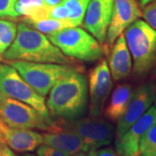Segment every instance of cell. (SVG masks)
I'll return each mask as SVG.
<instances>
[{
	"instance_id": "obj_16",
	"label": "cell",
	"mask_w": 156,
	"mask_h": 156,
	"mask_svg": "<svg viewBox=\"0 0 156 156\" xmlns=\"http://www.w3.org/2000/svg\"><path fill=\"white\" fill-rule=\"evenodd\" d=\"M108 55L112 78L115 81H120L128 77L132 71L133 62L124 34L116 39Z\"/></svg>"
},
{
	"instance_id": "obj_25",
	"label": "cell",
	"mask_w": 156,
	"mask_h": 156,
	"mask_svg": "<svg viewBox=\"0 0 156 156\" xmlns=\"http://www.w3.org/2000/svg\"><path fill=\"white\" fill-rule=\"evenodd\" d=\"M69 17V11L62 3L49 8V18L57 20H67Z\"/></svg>"
},
{
	"instance_id": "obj_26",
	"label": "cell",
	"mask_w": 156,
	"mask_h": 156,
	"mask_svg": "<svg viewBox=\"0 0 156 156\" xmlns=\"http://www.w3.org/2000/svg\"><path fill=\"white\" fill-rule=\"evenodd\" d=\"M38 156H69L67 154L47 145H41L37 151Z\"/></svg>"
},
{
	"instance_id": "obj_6",
	"label": "cell",
	"mask_w": 156,
	"mask_h": 156,
	"mask_svg": "<svg viewBox=\"0 0 156 156\" xmlns=\"http://www.w3.org/2000/svg\"><path fill=\"white\" fill-rule=\"evenodd\" d=\"M0 91L32 107L45 119L53 122L44 96L39 95L11 65H0Z\"/></svg>"
},
{
	"instance_id": "obj_35",
	"label": "cell",
	"mask_w": 156,
	"mask_h": 156,
	"mask_svg": "<svg viewBox=\"0 0 156 156\" xmlns=\"http://www.w3.org/2000/svg\"><path fill=\"white\" fill-rule=\"evenodd\" d=\"M154 106L156 108V95H155V100H154Z\"/></svg>"
},
{
	"instance_id": "obj_1",
	"label": "cell",
	"mask_w": 156,
	"mask_h": 156,
	"mask_svg": "<svg viewBox=\"0 0 156 156\" xmlns=\"http://www.w3.org/2000/svg\"><path fill=\"white\" fill-rule=\"evenodd\" d=\"M88 80L76 69L61 77L50 89L47 108L50 116L73 121L83 116L88 108Z\"/></svg>"
},
{
	"instance_id": "obj_23",
	"label": "cell",
	"mask_w": 156,
	"mask_h": 156,
	"mask_svg": "<svg viewBox=\"0 0 156 156\" xmlns=\"http://www.w3.org/2000/svg\"><path fill=\"white\" fill-rule=\"evenodd\" d=\"M17 0H0V17H19L16 11Z\"/></svg>"
},
{
	"instance_id": "obj_12",
	"label": "cell",
	"mask_w": 156,
	"mask_h": 156,
	"mask_svg": "<svg viewBox=\"0 0 156 156\" xmlns=\"http://www.w3.org/2000/svg\"><path fill=\"white\" fill-rule=\"evenodd\" d=\"M114 0H90L84 16L83 26L104 44L111 20Z\"/></svg>"
},
{
	"instance_id": "obj_11",
	"label": "cell",
	"mask_w": 156,
	"mask_h": 156,
	"mask_svg": "<svg viewBox=\"0 0 156 156\" xmlns=\"http://www.w3.org/2000/svg\"><path fill=\"white\" fill-rule=\"evenodd\" d=\"M140 17L142 11L137 0H114L111 20L103 45L105 54H108L116 39L125 30Z\"/></svg>"
},
{
	"instance_id": "obj_9",
	"label": "cell",
	"mask_w": 156,
	"mask_h": 156,
	"mask_svg": "<svg viewBox=\"0 0 156 156\" xmlns=\"http://www.w3.org/2000/svg\"><path fill=\"white\" fill-rule=\"evenodd\" d=\"M156 86L151 82L141 84L132 92L128 107L117 121L115 140L119 139L148 110L155 100Z\"/></svg>"
},
{
	"instance_id": "obj_8",
	"label": "cell",
	"mask_w": 156,
	"mask_h": 156,
	"mask_svg": "<svg viewBox=\"0 0 156 156\" xmlns=\"http://www.w3.org/2000/svg\"><path fill=\"white\" fill-rule=\"evenodd\" d=\"M0 119L11 128L48 131L53 122L42 116L28 104L0 91Z\"/></svg>"
},
{
	"instance_id": "obj_15",
	"label": "cell",
	"mask_w": 156,
	"mask_h": 156,
	"mask_svg": "<svg viewBox=\"0 0 156 156\" xmlns=\"http://www.w3.org/2000/svg\"><path fill=\"white\" fill-rule=\"evenodd\" d=\"M42 136L44 145L62 151L69 156L83 151V142L81 137L73 131L58 127L56 122H53L47 133Z\"/></svg>"
},
{
	"instance_id": "obj_4",
	"label": "cell",
	"mask_w": 156,
	"mask_h": 156,
	"mask_svg": "<svg viewBox=\"0 0 156 156\" xmlns=\"http://www.w3.org/2000/svg\"><path fill=\"white\" fill-rule=\"evenodd\" d=\"M62 52L73 59L83 62L101 60L105 51L100 42L83 29L70 27L47 36Z\"/></svg>"
},
{
	"instance_id": "obj_24",
	"label": "cell",
	"mask_w": 156,
	"mask_h": 156,
	"mask_svg": "<svg viewBox=\"0 0 156 156\" xmlns=\"http://www.w3.org/2000/svg\"><path fill=\"white\" fill-rule=\"evenodd\" d=\"M142 17L152 28L156 30V0H154L143 6Z\"/></svg>"
},
{
	"instance_id": "obj_27",
	"label": "cell",
	"mask_w": 156,
	"mask_h": 156,
	"mask_svg": "<svg viewBox=\"0 0 156 156\" xmlns=\"http://www.w3.org/2000/svg\"><path fill=\"white\" fill-rule=\"evenodd\" d=\"M95 156H119V154L111 147H108L98 151L95 150Z\"/></svg>"
},
{
	"instance_id": "obj_2",
	"label": "cell",
	"mask_w": 156,
	"mask_h": 156,
	"mask_svg": "<svg viewBox=\"0 0 156 156\" xmlns=\"http://www.w3.org/2000/svg\"><path fill=\"white\" fill-rule=\"evenodd\" d=\"M3 57L8 61L33 62L75 65L76 62L64 55L44 34L25 23L17 24V36Z\"/></svg>"
},
{
	"instance_id": "obj_13",
	"label": "cell",
	"mask_w": 156,
	"mask_h": 156,
	"mask_svg": "<svg viewBox=\"0 0 156 156\" xmlns=\"http://www.w3.org/2000/svg\"><path fill=\"white\" fill-rule=\"evenodd\" d=\"M156 123V108L152 106L119 139L115 148L119 156H140V141L149 128Z\"/></svg>"
},
{
	"instance_id": "obj_30",
	"label": "cell",
	"mask_w": 156,
	"mask_h": 156,
	"mask_svg": "<svg viewBox=\"0 0 156 156\" xmlns=\"http://www.w3.org/2000/svg\"><path fill=\"white\" fill-rule=\"evenodd\" d=\"M138 2H139L140 5V6H145L147 5V4H149L150 2H152V1H154V0H137Z\"/></svg>"
},
{
	"instance_id": "obj_17",
	"label": "cell",
	"mask_w": 156,
	"mask_h": 156,
	"mask_svg": "<svg viewBox=\"0 0 156 156\" xmlns=\"http://www.w3.org/2000/svg\"><path fill=\"white\" fill-rule=\"evenodd\" d=\"M132 86L128 83L119 84L114 91L104 110V115L108 121L117 122L128 107L132 95Z\"/></svg>"
},
{
	"instance_id": "obj_28",
	"label": "cell",
	"mask_w": 156,
	"mask_h": 156,
	"mask_svg": "<svg viewBox=\"0 0 156 156\" xmlns=\"http://www.w3.org/2000/svg\"><path fill=\"white\" fill-rule=\"evenodd\" d=\"M0 156H17L8 146L0 142Z\"/></svg>"
},
{
	"instance_id": "obj_29",
	"label": "cell",
	"mask_w": 156,
	"mask_h": 156,
	"mask_svg": "<svg viewBox=\"0 0 156 156\" xmlns=\"http://www.w3.org/2000/svg\"><path fill=\"white\" fill-rule=\"evenodd\" d=\"M62 0H44V4L49 7H52V6L57 5L61 3Z\"/></svg>"
},
{
	"instance_id": "obj_22",
	"label": "cell",
	"mask_w": 156,
	"mask_h": 156,
	"mask_svg": "<svg viewBox=\"0 0 156 156\" xmlns=\"http://www.w3.org/2000/svg\"><path fill=\"white\" fill-rule=\"evenodd\" d=\"M139 147L140 156H156V123L142 136Z\"/></svg>"
},
{
	"instance_id": "obj_7",
	"label": "cell",
	"mask_w": 156,
	"mask_h": 156,
	"mask_svg": "<svg viewBox=\"0 0 156 156\" xmlns=\"http://www.w3.org/2000/svg\"><path fill=\"white\" fill-rule=\"evenodd\" d=\"M58 127L77 134L83 142V152L96 150L109 145L114 139V127L111 123L99 117L89 116L73 121H56Z\"/></svg>"
},
{
	"instance_id": "obj_14",
	"label": "cell",
	"mask_w": 156,
	"mask_h": 156,
	"mask_svg": "<svg viewBox=\"0 0 156 156\" xmlns=\"http://www.w3.org/2000/svg\"><path fill=\"white\" fill-rule=\"evenodd\" d=\"M0 142L18 153L36 150L43 143V136L32 129L11 128L0 119Z\"/></svg>"
},
{
	"instance_id": "obj_18",
	"label": "cell",
	"mask_w": 156,
	"mask_h": 156,
	"mask_svg": "<svg viewBox=\"0 0 156 156\" xmlns=\"http://www.w3.org/2000/svg\"><path fill=\"white\" fill-rule=\"evenodd\" d=\"M49 6L44 0H17L16 11L25 23L49 18Z\"/></svg>"
},
{
	"instance_id": "obj_3",
	"label": "cell",
	"mask_w": 156,
	"mask_h": 156,
	"mask_svg": "<svg viewBox=\"0 0 156 156\" xmlns=\"http://www.w3.org/2000/svg\"><path fill=\"white\" fill-rule=\"evenodd\" d=\"M124 37L133 59L134 74L145 76L155 65L156 30L144 20L137 19L125 30Z\"/></svg>"
},
{
	"instance_id": "obj_34",
	"label": "cell",
	"mask_w": 156,
	"mask_h": 156,
	"mask_svg": "<svg viewBox=\"0 0 156 156\" xmlns=\"http://www.w3.org/2000/svg\"><path fill=\"white\" fill-rule=\"evenodd\" d=\"M154 73L156 75V61H155V65H154Z\"/></svg>"
},
{
	"instance_id": "obj_10",
	"label": "cell",
	"mask_w": 156,
	"mask_h": 156,
	"mask_svg": "<svg viewBox=\"0 0 156 156\" xmlns=\"http://www.w3.org/2000/svg\"><path fill=\"white\" fill-rule=\"evenodd\" d=\"M88 79L90 99L89 116L100 117L113 87L111 73L106 60L101 59L89 70Z\"/></svg>"
},
{
	"instance_id": "obj_31",
	"label": "cell",
	"mask_w": 156,
	"mask_h": 156,
	"mask_svg": "<svg viewBox=\"0 0 156 156\" xmlns=\"http://www.w3.org/2000/svg\"><path fill=\"white\" fill-rule=\"evenodd\" d=\"M19 156H36L35 154H30V153H24V154H21V155Z\"/></svg>"
},
{
	"instance_id": "obj_5",
	"label": "cell",
	"mask_w": 156,
	"mask_h": 156,
	"mask_svg": "<svg viewBox=\"0 0 156 156\" xmlns=\"http://www.w3.org/2000/svg\"><path fill=\"white\" fill-rule=\"evenodd\" d=\"M8 64L13 67L39 95L45 96L56 83L68 73L79 69L69 64L43 63L33 62L9 61Z\"/></svg>"
},
{
	"instance_id": "obj_19",
	"label": "cell",
	"mask_w": 156,
	"mask_h": 156,
	"mask_svg": "<svg viewBox=\"0 0 156 156\" xmlns=\"http://www.w3.org/2000/svg\"><path fill=\"white\" fill-rule=\"evenodd\" d=\"M28 25L32 26L34 29L38 30L43 34L50 35L61 30L70 27H76L69 19L67 20H57L52 18H44L37 21H34L27 23Z\"/></svg>"
},
{
	"instance_id": "obj_33",
	"label": "cell",
	"mask_w": 156,
	"mask_h": 156,
	"mask_svg": "<svg viewBox=\"0 0 156 156\" xmlns=\"http://www.w3.org/2000/svg\"><path fill=\"white\" fill-rule=\"evenodd\" d=\"M71 156H86L84 154V153H82V152H79L77 154H73Z\"/></svg>"
},
{
	"instance_id": "obj_20",
	"label": "cell",
	"mask_w": 156,
	"mask_h": 156,
	"mask_svg": "<svg viewBox=\"0 0 156 156\" xmlns=\"http://www.w3.org/2000/svg\"><path fill=\"white\" fill-rule=\"evenodd\" d=\"M17 25L12 21L0 19V59L17 36Z\"/></svg>"
},
{
	"instance_id": "obj_21",
	"label": "cell",
	"mask_w": 156,
	"mask_h": 156,
	"mask_svg": "<svg viewBox=\"0 0 156 156\" xmlns=\"http://www.w3.org/2000/svg\"><path fill=\"white\" fill-rule=\"evenodd\" d=\"M90 0H62L61 3L69 11V19L76 25H80L84 19Z\"/></svg>"
},
{
	"instance_id": "obj_32",
	"label": "cell",
	"mask_w": 156,
	"mask_h": 156,
	"mask_svg": "<svg viewBox=\"0 0 156 156\" xmlns=\"http://www.w3.org/2000/svg\"><path fill=\"white\" fill-rule=\"evenodd\" d=\"M89 156H95V150L89 151Z\"/></svg>"
}]
</instances>
